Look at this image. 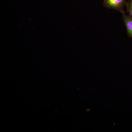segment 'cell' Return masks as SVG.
I'll return each instance as SVG.
<instances>
[{
  "label": "cell",
  "mask_w": 132,
  "mask_h": 132,
  "mask_svg": "<svg viewBox=\"0 0 132 132\" xmlns=\"http://www.w3.org/2000/svg\"><path fill=\"white\" fill-rule=\"evenodd\" d=\"M126 6L127 13L130 16L132 17V0H130L127 2Z\"/></svg>",
  "instance_id": "obj_3"
},
{
  "label": "cell",
  "mask_w": 132,
  "mask_h": 132,
  "mask_svg": "<svg viewBox=\"0 0 132 132\" xmlns=\"http://www.w3.org/2000/svg\"><path fill=\"white\" fill-rule=\"evenodd\" d=\"M122 14L128 35L129 37L132 38V17L129 15H127L125 12Z\"/></svg>",
  "instance_id": "obj_2"
},
{
  "label": "cell",
  "mask_w": 132,
  "mask_h": 132,
  "mask_svg": "<svg viewBox=\"0 0 132 132\" xmlns=\"http://www.w3.org/2000/svg\"><path fill=\"white\" fill-rule=\"evenodd\" d=\"M127 2V0H104L103 5L105 7L115 10L123 13L125 12L124 7Z\"/></svg>",
  "instance_id": "obj_1"
},
{
  "label": "cell",
  "mask_w": 132,
  "mask_h": 132,
  "mask_svg": "<svg viewBox=\"0 0 132 132\" xmlns=\"http://www.w3.org/2000/svg\"><path fill=\"white\" fill-rule=\"evenodd\" d=\"M128 1H130V0H128Z\"/></svg>",
  "instance_id": "obj_4"
}]
</instances>
